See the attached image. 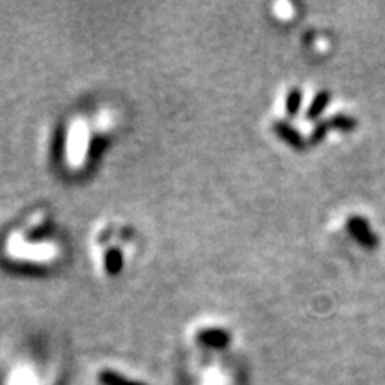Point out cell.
Listing matches in <instances>:
<instances>
[{"label":"cell","instance_id":"6da1fadb","mask_svg":"<svg viewBox=\"0 0 385 385\" xmlns=\"http://www.w3.org/2000/svg\"><path fill=\"white\" fill-rule=\"evenodd\" d=\"M346 228L350 232V235L357 243L366 250H377L378 244H380V239H378V235L375 234V230L371 228L369 221L359 214H353L350 216L346 221Z\"/></svg>","mask_w":385,"mask_h":385},{"label":"cell","instance_id":"7a4b0ae2","mask_svg":"<svg viewBox=\"0 0 385 385\" xmlns=\"http://www.w3.org/2000/svg\"><path fill=\"white\" fill-rule=\"evenodd\" d=\"M197 341L201 346L214 348V350H221V348L228 346L230 342V334L223 328H204L197 334Z\"/></svg>","mask_w":385,"mask_h":385},{"label":"cell","instance_id":"3957f363","mask_svg":"<svg viewBox=\"0 0 385 385\" xmlns=\"http://www.w3.org/2000/svg\"><path fill=\"white\" fill-rule=\"evenodd\" d=\"M273 130L280 139H284L287 145L293 146L295 150H304L307 146V141L304 139V136L293 125L287 124V121H275Z\"/></svg>","mask_w":385,"mask_h":385},{"label":"cell","instance_id":"277c9868","mask_svg":"<svg viewBox=\"0 0 385 385\" xmlns=\"http://www.w3.org/2000/svg\"><path fill=\"white\" fill-rule=\"evenodd\" d=\"M103 268L109 277H118L124 270V253L120 248H109L103 255Z\"/></svg>","mask_w":385,"mask_h":385},{"label":"cell","instance_id":"5b68a950","mask_svg":"<svg viewBox=\"0 0 385 385\" xmlns=\"http://www.w3.org/2000/svg\"><path fill=\"white\" fill-rule=\"evenodd\" d=\"M330 99H332V93L325 90L314 95L313 102H310V106H308L307 109V120H317V118L323 115V111H325L326 107H328Z\"/></svg>","mask_w":385,"mask_h":385},{"label":"cell","instance_id":"8992f818","mask_svg":"<svg viewBox=\"0 0 385 385\" xmlns=\"http://www.w3.org/2000/svg\"><path fill=\"white\" fill-rule=\"evenodd\" d=\"M330 130H339V132H353L359 125L357 118L346 115V112H337L332 118H328Z\"/></svg>","mask_w":385,"mask_h":385},{"label":"cell","instance_id":"52a82bcc","mask_svg":"<svg viewBox=\"0 0 385 385\" xmlns=\"http://www.w3.org/2000/svg\"><path fill=\"white\" fill-rule=\"evenodd\" d=\"M99 382L102 385H146V384H143V382L128 380V378L121 377V375L111 371V369H106V371L100 373Z\"/></svg>","mask_w":385,"mask_h":385},{"label":"cell","instance_id":"ba28073f","mask_svg":"<svg viewBox=\"0 0 385 385\" xmlns=\"http://www.w3.org/2000/svg\"><path fill=\"white\" fill-rule=\"evenodd\" d=\"M302 102H304V93L298 88H293L286 97V112L289 116H296L302 107Z\"/></svg>","mask_w":385,"mask_h":385},{"label":"cell","instance_id":"9c48e42d","mask_svg":"<svg viewBox=\"0 0 385 385\" xmlns=\"http://www.w3.org/2000/svg\"><path fill=\"white\" fill-rule=\"evenodd\" d=\"M330 132V124L328 120L325 121H319V124L314 127L313 134H310V137H308V143H313V145H317V143H321L323 139H325L326 134Z\"/></svg>","mask_w":385,"mask_h":385},{"label":"cell","instance_id":"30bf717a","mask_svg":"<svg viewBox=\"0 0 385 385\" xmlns=\"http://www.w3.org/2000/svg\"><path fill=\"white\" fill-rule=\"evenodd\" d=\"M52 235V225L50 223H45V225H39V227L32 228V230L27 234V239L30 241H43L45 237Z\"/></svg>","mask_w":385,"mask_h":385}]
</instances>
